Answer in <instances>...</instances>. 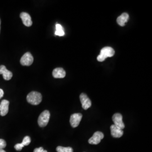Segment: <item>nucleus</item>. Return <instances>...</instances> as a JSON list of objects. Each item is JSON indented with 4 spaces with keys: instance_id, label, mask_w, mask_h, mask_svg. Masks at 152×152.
Instances as JSON below:
<instances>
[{
    "instance_id": "obj_1",
    "label": "nucleus",
    "mask_w": 152,
    "mask_h": 152,
    "mask_svg": "<svg viewBox=\"0 0 152 152\" xmlns=\"http://www.w3.org/2000/svg\"><path fill=\"white\" fill-rule=\"evenodd\" d=\"M115 54V51L114 49L111 47H104L101 50L100 54L97 57V60L102 62L105 60L107 58L112 57Z\"/></svg>"
},
{
    "instance_id": "obj_2",
    "label": "nucleus",
    "mask_w": 152,
    "mask_h": 152,
    "mask_svg": "<svg viewBox=\"0 0 152 152\" xmlns=\"http://www.w3.org/2000/svg\"><path fill=\"white\" fill-rule=\"evenodd\" d=\"M42 95L39 92L36 91H32L27 96V100L29 103L37 105L40 103L42 101Z\"/></svg>"
},
{
    "instance_id": "obj_3",
    "label": "nucleus",
    "mask_w": 152,
    "mask_h": 152,
    "mask_svg": "<svg viewBox=\"0 0 152 152\" xmlns=\"http://www.w3.org/2000/svg\"><path fill=\"white\" fill-rule=\"evenodd\" d=\"M50 117V113L49 110H44L43 112L41 113L38 117V125L41 127L46 126L49 123Z\"/></svg>"
},
{
    "instance_id": "obj_4",
    "label": "nucleus",
    "mask_w": 152,
    "mask_h": 152,
    "mask_svg": "<svg viewBox=\"0 0 152 152\" xmlns=\"http://www.w3.org/2000/svg\"><path fill=\"white\" fill-rule=\"evenodd\" d=\"M104 136L103 132L96 131L94 134L93 136L91 138H90V139L88 140V143L90 144L97 145L103 139Z\"/></svg>"
},
{
    "instance_id": "obj_5",
    "label": "nucleus",
    "mask_w": 152,
    "mask_h": 152,
    "mask_svg": "<svg viewBox=\"0 0 152 152\" xmlns=\"http://www.w3.org/2000/svg\"><path fill=\"white\" fill-rule=\"evenodd\" d=\"M112 120L114 122V125L119 127L121 130H123L125 128V124L123 122L122 114L120 113H115L112 117Z\"/></svg>"
},
{
    "instance_id": "obj_6",
    "label": "nucleus",
    "mask_w": 152,
    "mask_h": 152,
    "mask_svg": "<svg viewBox=\"0 0 152 152\" xmlns=\"http://www.w3.org/2000/svg\"><path fill=\"white\" fill-rule=\"evenodd\" d=\"M33 57L32 54L27 52L23 55L20 59V64L23 66H29L32 64Z\"/></svg>"
},
{
    "instance_id": "obj_7",
    "label": "nucleus",
    "mask_w": 152,
    "mask_h": 152,
    "mask_svg": "<svg viewBox=\"0 0 152 152\" xmlns=\"http://www.w3.org/2000/svg\"><path fill=\"white\" fill-rule=\"evenodd\" d=\"M82 118V114L81 113H75L72 114L70 118V124L72 127L75 128L80 124Z\"/></svg>"
},
{
    "instance_id": "obj_8",
    "label": "nucleus",
    "mask_w": 152,
    "mask_h": 152,
    "mask_svg": "<svg viewBox=\"0 0 152 152\" xmlns=\"http://www.w3.org/2000/svg\"><path fill=\"white\" fill-rule=\"evenodd\" d=\"M80 98L82 104V107L83 109L87 110V109L89 108L91 106V101L85 94L82 93L80 95Z\"/></svg>"
},
{
    "instance_id": "obj_9",
    "label": "nucleus",
    "mask_w": 152,
    "mask_h": 152,
    "mask_svg": "<svg viewBox=\"0 0 152 152\" xmlns=\"http://www.w3.org/2000/svg\"><path fill=\"white\" fill-rule=\"evenodd\" d=\"M0 75L3 76V78L5 80H10L12 77V72L7 69L5 66L4 65H0Z\"/></svg>"
},
{
    "instance_id": "obj_10",
    "label": "nucleus",
    "mask_w": 152,
    "mask_h": 152,
    "mask_svg": "<svg viewBox=\"0 0 152 152\" xmlns=\"http://www.w3.org/2000/svg\"><path fill=\"white\" fill-rule=\"evenodd\" d=\"M20 17L22 19V22L23 23L24 25L27 27H31L32 25V21L31 19V17L29 15V14L25 12H23L20 15Z\"/></svg>"
},
{
    "instance_id": "obj_11",
    "label": "nucleus",
    "mask_w": 152,
    "mask_h": 152,
    "mask_svg": "<svg viewBox=\"0 0 152 152\" xmlns=\"http://www.w3.org/2000/svg\"><path fill=\"white\" fill-rule=\"evenodd\" d=\"M110 131L112 136L115 138L121 137L124 134L123 130L114 125H112L110 126Z\"/></svg>"
},
{
    "instance_id": "obj_12",
    "label": "nucleus",
    "mask_w": 152,
    "mask_h": 152,
    "mask_svg": "<svg viewBox=\"0 0 152 152\" xmlns=\"http://www.w3.org/2000/svg\"><path fill=\"white\" fill-rule=\"evenodd\" d=\"M9 102L7 100H3L0 104V115L5 116L9 112Z\"/></svg>"
},
{
    "instance_id": "obj_13",
    "label": "nucleus",
    "mask_w": 152,
    "mask_h": 152,
    "mask_svg": "<svg viewBox=\"0 0 152 152\" xmlns=\"http://www.w3.org/2000/svg\"><path fill=\"white\" fill-rule=\"evenodd\" d=\"M129 19V15L126 12H124L117 18V22L120 26L124 27L125 26V23L128 21Z\"/></svg>"
},
{
    "instance_id": "obj_14",
    "label": "nucleus",
    "mask_w": 152,
    "mask_h": 152,
    "mask_svg": "<svg viewBox=\"0 0 152 152\" xmlns=\"http://www.w3.org/2000/svg\"><path fill=\"white\" fill-rule=\"evenodd\" d=\"M66 75L65 71L62 68H57L53 72V76L55 78H63Z\"/></svg>"
},
{
    "instance_id": "obj_15",
    "label": "nucleus",
    "mask_w": 152,
    "mask_h": 152,
    "mask_svg": "<svg viewBox=\"0 0 152 152\" xmlns=\"http://www.w3.org/2000/svg\"><path fill=\"white\" fill-rule=\"evenodd\" d=\"M56 31L55 32V34L56 36H63L65 34V33L64 31V29L63 27L59 24H56Z\"/></svg>"
},
{
    "instance_id": "obj_16",
    "label": "nucleus",
    "mask_w": 152,
    "mask_h": 152,
    "mask_svg": "<svg viewBox=\"0 0 152 152\" xmlns=\"http://www.w3.org/2000/svg\"><path fill=\"white\" fill-rule=\"evenodd\" d=\"M58 152H73V150L71 147H63L59 146L56 148Z\"/></svg>"
},
{
    "instance_id": "obj_17",
    "label": "nucleus",
    "mask_w": 152,
    "mask_h": 152,
    "mask_svg": "<svg viewBox=\"0 0 152 152\" xmlns=\"http://www.w3.org/2000/svg\"><path fill=\"white\" fill-rule=\"evenodd\" d=\"M31 140L30 137L28 136H25L23 139L22 144L24 146H27L31 143Z\"/></svg>"
},
{
    "instance_id": "obj_18",
    "label": "nucleus",
    "mask_w": 152,
    "mask_h": 152,
    "mask_svg": "<svg viewBox=\"0 0 152 152\" xmlns=\"http://www.w3.org/2000/svg\"><path fill=\"white\" fill-rule=\"evenodd\" d=\"M24 147V146L22 144V143H20V144H16L15 145L14 148H15V149H16L17 151H20Z\"/></svg>"
},
{
    "instance_id": "obj_19",
    "label": "nucleus",
    "mask_w": 152,
    "mask_h": 152,
    "mask_svg": "<svg viewBox=\"0 0 152 152\" xmlns=\"http://www.w3.org/2000/svg\"><path fill=\"white\" fill-rule=\"evenodd\" d=\"M6 146V142L4 139H0V149H3Z\"/></svg>"
},
{
    "instance_id": "obj_20",
    "label": "nucleus",
    "mask_w": 152,
    "mask_h": 152,
    "mask_svg": "<svg viewBox=\"0 0 152 152\" xmlns=\"http://www.w3.org/2000/svg\"><path fill=\"white\" fill-rule=\"evenodd\" d=\"M44 151V148L42 147H39L38 148H36L33 152H43Z\"/></svg>"
},
{
    "instance_id": "obj_21",
    "label": "nucleus",
    "mask_w": 152,
    "mask_h": 152,
    "mask_svg": "<svg viewBox=\"0 0 152 152\" xmlns=\"http://www.w3.org/2000/svg\"><path fill=\"white\" fill-rule=\"evenodd\" d=\"M4 94V92L3 90L1 89V88H0V99H1V98L3 97Z\"/></svg>"
},
{
    "instance_id": "obj_22",
    "label": "nucleus",
    "mask_w": 152,
    "mask_h": 152,
    "mask_svg": "<svg viewBox=\"0 0 152 152\" xmlns=\"http://www.w3.org/2000/svg\"><path fill=\"white\" fill-rule=\"evenodd\" d=\"M0 152H6L3 149H0Z\"/></svg>"
},
{
    "instance_id": "obj_23",
    "label": "nucleus",
    "mask_w": 152,
    "mask_h": 152,
    "mask_svg": "<svg viewBox=\"0 0 152 152\" xmlns=\"http://www.w3.org/2000/svg\"><path fill=\"white\" fill-rule=\"evenodd\" d=\"M0 32H1V19H0Z\"/></svg>"
},
{
    "instance_id": "obj_24",
    "label": "nucleus",
    "mask_w": 152,
    "mask_h": 152,
    "mask_svg": "<svg viewBox=\"0 0 152 152\" xmlns=\"http://www.w3.org/2000/svg\"><path fill=\"white\" fill-rule=\"evenodd\" d=\"M43 152H48V151H46V150H44Z\"/></svg>"
}]
</instances>
